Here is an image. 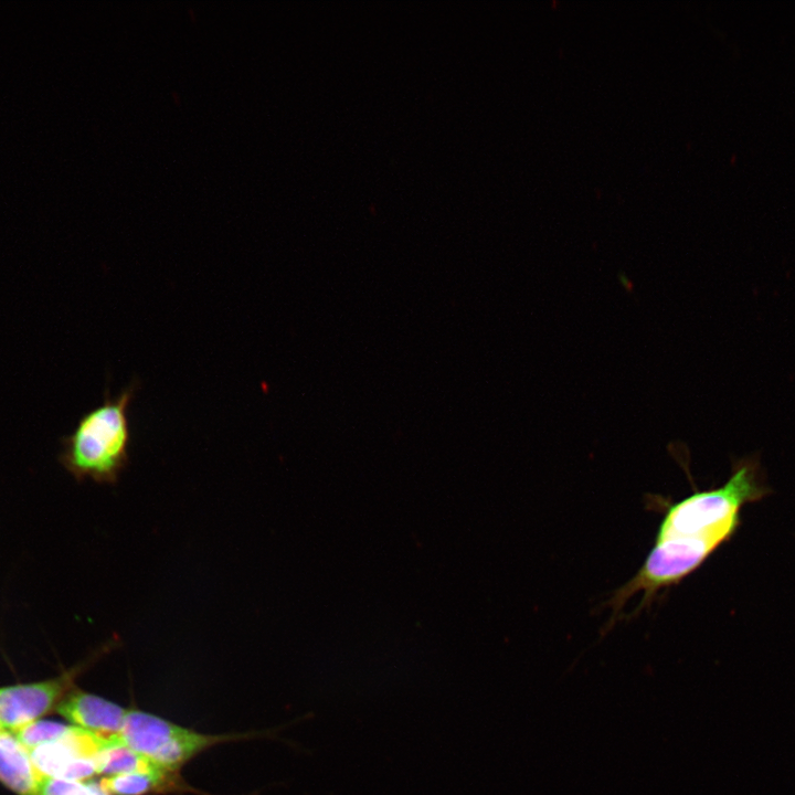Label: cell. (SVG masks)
Instances as JSON below:
<instances>
[{"label": "cell", "instance_id": "obj_8", "mask_svg": "<svg viewBox=\"0 0 795 795\" xmlns=\"http://www.w3.org/2000/svg\"><path fill=\"white\" fill-rule=\"evenodd\" d=\"M96 765L97 773L106 776L163 770L146 756L121 743L117 735L110 738L100 750L96 757Z\"/></svg>", "mask_w": 795, "mask_h": 795}, {"label": "cell", "instance_id": "obj_10", "mask_svg": "<svg viewBox=\"0 0 795 795\" xmlns=\"http://www.w3.org/2000/svg\"><path fill=\"white\" fill-rule=\"evenodd\" d=\"M71 729L72 725L36 720L13 731V734L26 749H32L64 738Z\"/></svg>", "mask_w": 795, "mask_h": 795}, {"label": "cell", "instance_id": "obj_5", "mask_svg": "<svg viewBox=\"0 0 795 795\" xmlns=\"http://www.w3.org/2000/svg\"><path fill=\"white\" fill-rule=\"evenodd\" d=\"M78 670L55 679L0 688V723L13 732L39 720L59 704Z\"/></svg>", "mask_w": 795, "mask_h": 795}, {"label": "cell", "instance_id": "obj_3", "mask_svg": "<svg viewBox=\"0 0 795 795\" xmlns=\"http://www.w3.org/2000/svg\"><path fill=\"white\" fill-rule=\"evenodd\" d=\"M117 738L131 750L172 773L206 748L229 739L202 734L139 710H128Z\"/></svg>", "mask_w": 795, "mask_h": 795}, {"label": "cell", "instance_id": "obj_9", "mask_svg": "<svg viewBox=\"0 0 795 795\" xmlns=\"http://www.w3.org/2000/svg\"><path fill=\"white\" fill-rule=\"evenodd\" d=\"M99 784L110 795H147L174 785L173 773L163 770L109 775Z\"/></svg>", "mask_w": 795, "mask_h": 795}, {"label": "cell", "instance_id": "obj_6", "mask_svg": "<svg viewBox=\"0 0 795 795\" xmlns=\"http://www.w3.org/2000/svg\"><path fill=\"white\" fill-rule=\"evenodd\" d=\"M56 711L75 727L110 739L119 734L128 710L98 696L74 690L56 706Z\"/></svg>", "mask_w": 795, "mask_h": 795}, {"label": "cell", "instance_id": "obj_2", "mask_svg": "<svg viewBox=\"0 0 795 795\" xmlns=\"http://www.w3.org/2000/svg\"><path fill=\"white\" fill-rule=\"evenodd\" d=\"M137 384L117 396L105 391L100 405L83 414L73 432L63 437L60 462L77 480L114 485L129 463L128 406Z\"/></svg>", "mask_w": 795, "mask_h": 795}, {"label": "cell", "instance_id": "obj_7", "mask_svg": "<svg viewBox=\"0 0 795 795\" xmlns=\"http://www.w3.org/2000/svg\"><path fill=\"white\" fill-rule=\"evenodd\" d=\"M43 776L17 736L0 733V782L18 795H39Z\"/></svg>", "mask_w": 795, "mask_h": 795}, {"label": "cell", "instance_id": "obj_4", "mask_svg": "<svg viewBox=\"0 0 795 795\" xmlns=\"http://www.w3.org/2000/svg\"><path fill=\"white\" fill-rule=\"evenodd\" d=\"M108 740L72 725L64 738L28 750L42 775L81 781L98 774L96 757Z\"/></svg>", "mask_w": 795, "mask_h": 795}, {"label": "cell", "instance_id": "obj_11", "mask_svg": "<svg viewBox=\"0 0 795 795\" xmlns=\"http://www.w3.org/2000/svg\"><path fill=\"white\" fill-rule=\"evenodd\" d=\"M39 795H110L99 783H85L81 781H72L43 776Z\"/></svg>", "mask_w": 795, "mask_h": 795}, {"label": "cell", "instance_id": "obj_1", "mask_svg": "<svg viewBox=\"0 0 795 795\" xmlns=\"http://www.w3.org/2000/svg\"><path fill=\"white\" fill-rule=\"evenodd\" d=\"M770 490L761 476L757 457L734 460L721 487L696 491L678 501L653 500L662 518L654 544L636 574L614 592L607 605L612 626L625 604L640 595L635 614L695 572L740 526V510Z\"/></svg>", "mask_w": 795, "mask_h": 795}, {"label": "cell", "instance_id": "obj_12", "mask_svg": "<svg viewBox=\"0 0 795 795\" xmlns=\"http://www.w3.org/2000/svg\"><path fill=\"white\" fill-rule=\"evenodd\" d=\"M4 731H7V730H6V729L3 728V725L0 723V733H2V732H4Z\"/></svg>", "mask_w": 795, "mask_h": 795}]
</instances>
